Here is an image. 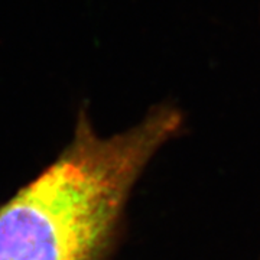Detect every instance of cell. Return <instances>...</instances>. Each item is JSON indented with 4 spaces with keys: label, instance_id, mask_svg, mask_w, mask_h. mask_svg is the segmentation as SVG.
Listing matches in <instances>:
<instances>
[{
    "label": "cell",
    "instance_id": "cell-1",
    "mask_svg": "<svg viewBox=\"0 0 260 260\" xmlns=\"http://www.w3.org/2000/svg\"><path fill=\"white\" fill-rule=\"evenodd\" d=\"M182 120L164 104L102 138L81 110L55 162L0 208V260H103L135 182Z\"/></svg>",
    "mask_w": 260,
    "mask_h": 260
}]
</instances>
